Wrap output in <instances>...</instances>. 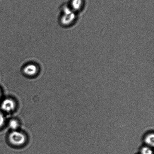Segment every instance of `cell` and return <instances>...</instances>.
Wrapping results in <instances>:
<instances>
[{
    "label": "cell",
    "instance_id": "3",
    "mask_svg": "<svg viewBox=\"0 0 154 154\" xmlns=\"http://www.w3.org/2000/svg\"><path fill=\"white\" fill-rule=\"evenodd\" d=\"M16 107V103L14 101L10 98L4 99L1 105L2 109L5 112L7 113H10L14 111Z\"/></svg>",
    "mask_w": 154,
    "mask_h": 154
},
{
    "label": "cell",
    "instance_id": "9",
    "mask_svg": "<svg viewBox=\"0 0 154 154\" xmlns=\"http://www.w3.org/2000/svg\"><path fill=\"white\" fill-rule=\"evenodd\" d=\"M5 122V118L4 115L0 112V128L2 127Z\"/></svg>",
    "mask_w": 154,
    "mask_h": 154
},
{
    "label": "cell",
    "instance_id": "4",
    "mask_svg": "<svg viewBox=\"0 0 154 154\" xmlns=\"http://www.w3.org/2000/svg\"><path fill=\"white\" fill-rule=\"evenodd\" d=\"M38 67L33 63L26 64L23 69V72L24 74L29 77L35 76L38 73Z\"/></svg>",
    "mask_w": 154,
    "mask_h": 154
},
{
    "label": "cell",
    "instance_id": "8",
    "mask_svg": "<svg viewBox=\"0 0 154 154\" xmlns=\"http://www.w3.org/2000/svg\"><path fill=\"white\" fill-rule=\"evenodd\" d=\"M141 154H153V152L150 148L145 147L141 150Z\"/></svg>",
    "mask_w": 154,
    "mask_h": 154
},
{
    "label": "cell",
    "instance_id": "5",
    "mask_svg": "<svg viewBox=\"0 0 154 154\" xmlns=\"http://www.w3.org/2000/svg\"><path fill=\"white\" fill-rule=\"evenodd\" d=\"M8 126L12 131L17 130L19 127L20 124L17 120L12 119L9 121Z\"/></svg>",
    "mask_w": 154,
    "mask_h": 154
},
{
    "label": "cell",
    "instance_id": "7",
    "mask_svg": "<svg viewBox=\"0 0 154 154\" xmlns=\"http://www.w3.org/2000/svg\"><path fill=\"white\" fill-rule=\"evenodd\" d=\"M82 0H72V7L74 10H78L81 8L82 4Z\"/></svg>",
    "mask_w": 154,
    "mask_h": 154
},
{
    "label": "cell",
    "instance_id": "10",
    "mask_svg": "<svg viewBox=\"0 0 154 154\" xmlns=\"http://www.w3.org/2000/svg\"><path fill=\"white\" fill-rule=\"evenodd\" d=\"M1 90H0V99H1Z\"/></svg>",
    "mask_w": 154,
    "mask_h": 154
},
{
    "label": "cell",
    "instance_id": "6",
    "mask_svg": "<svg viewBox=\"0 0 154 154\" xmlns=\"http://www.w3.org/2000/svg\"><path fill=\"white\" fill-rule=\"evenodd\" d=\"M154 136L153 134H150L148 135L145 138V143L149 146H154Z\"/></svg>",
    "mask_w": 154,
    "mask_h": 154
},
{
    "label": "cell",
    "instance_id": "2",
    "mask_svg": "<svg viewBox=\"0 0 154 154\" xmlns=\"http://www.w3.org/2000/svg\"><path fill=\"white\" fill-rule=\"evenodd\" d=\"M75 18V14L71 9L68 7H65L63 10V14L60 18V22L64 26L70 25Z\"/></svg>",
    "mask_w": 154,
    "mask_h": 154
},
{
    "label": "cell",
    "instance_id": "1",
    "mask_svg": "<svg viewBox=\"0 0 154 154\" xmlns=\"http://www.w3.org/2000/svg\"><path fill=\"white\" fill-rule=\"evenodd\" d=\"M11 144L15 147H20L26 141V137L23 133L17 130L12 131L8 137Z\"/></svg>",
    "mask_w": 154,
    "mask_h": 154
}]
</instances>
